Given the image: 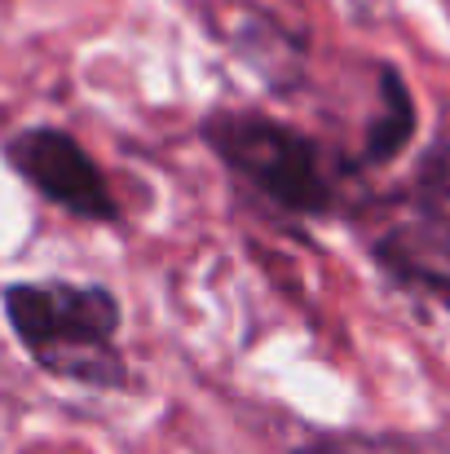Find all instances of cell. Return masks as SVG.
Instances as JSON below:
<instances>
[{"instance_id":"7a4b0ae2","label":"cell","mask_w":450,"mask_h":454,"mask_svg":"<svg viewBox=\"0 0 450 454\" xmlns=\"http://www.w3.org/2000/svg\"><path fill=\"white\" fill-rule=\"evenodd\" d=\"M203 142L234 176H243L261 199H270L283 212L322 216L336 207V181L322 163L318 142L270 115L212 111L203 120Z\"/></svg>"},{"instance_id":"8992f818","label":"cell","mask_w":450,"mask_h":454,"mask_svg":"<svg viewBox=\"0 0 450 454\" xmlns=\"http://www.w3.org/2000/svg\"><path fill=\"white\" fill-rule=\"evenodd\" d=\"M292 454H450L446 433H327Z\"/></svg>"},{"instance_id":"3957f363","label":"cell","mask_w":450,"mask_h":454,"mask_svg":"<svg viewBox=\"0 0 450 454\" xmlns=\"http://www.w3.org/2000/svg\"><path fill=\"white\" fill-rule=\"evenodd\" d=\"M380 261L450 301V142L424 154L402 221L380 239Z\"/></svg>"},{"instance_id":"277c9868","label":"cell","mask_w":450,"mask_h":454,"mask_svg":"<svg viewBox=\"0 0 450 454\" xmlns=\"http://www.w3.org/2000/svg\"><path fill=\"white\" fill-rule=\"evenodd\" d=\"M9 168L27 176L49 203L84 216V221H115L120 203L89 151L62 129H27L9 146Z\"/></svg>"},{"instance_id":"5b68a950","label":"cell","mask_w":450,"mask_h":454,"mask_svg":"<svg viewBox=\"0 0 450 454\" xmlns=\"http://www.w3.org/2000/svg\"><path fill=\"white\" fill-rule=\"evenodd\" d=\"M415 137V102L402 84V75L393 67L380 71V111L375 120L367 124V142H362V163L367 168H380L389 159L407 151V142Z\"/></svg>"},{"instance_id":"6da1fadb","label":"cell","mask_w":450,"mask_h":454,"mask_svg":"<svg viewBox=\"0 0 450 454\" xmlns=\"http://www.w3.org/2000/svg\"><path fill=\"white\" fill-rule=\"evenodd\" d=\"M0 304L40 371L98 393L129 388V366L115 348L120 301L102 283H9Z\"/></svg>"}]
</instances>
